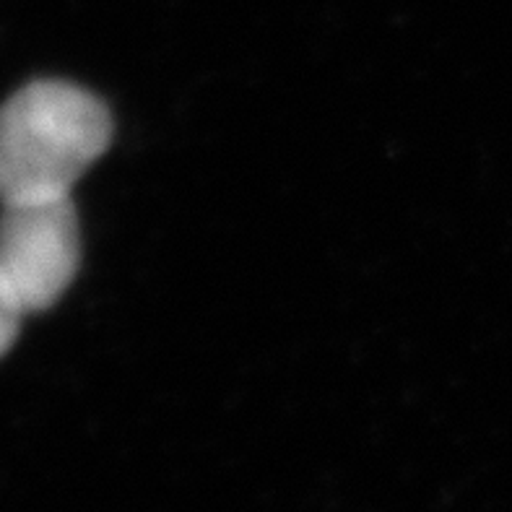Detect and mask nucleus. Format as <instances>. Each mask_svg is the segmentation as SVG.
<instances>
[{"mask_svg":"<svg viewBox=\"0 0 512 512\" xmlns=\"http://www.w3.org/2000/svg\"><path fill=\"white\" fill-rule=\"evenodd\" d=\"M110 141V110L91 91L68 81L26 84L0 104V203L71 195Z\"/></svg>","mask_w":512,"mask_h":512,"instance_id":"nucleus-1","label":"nucleus"},{"mask_svg":"<svg viewBox=\"0 0 512 512\" xmlns=\"http://www.w3.org/2000/svg\"><path fill=\"white\" fill-rule=\"evenodd\" d=\"M0 206V281L21 310L34 315L55 305L76 279V206L71 195Z\"/></svg>","mask_w":512,"mask_h":512,"instance_id":"nucleus-2","label":"nucleus"},{"mask_svg":"<svg viewBox=\"0 0 512 512\" xmlns=\"http://www.w3.org/2000/svg\"><path fill=\"white\" fill-rule=\"evenodd\" d=\"M26 318V312L21 310L19 302L8 294V289L0 281V357L13 346L16 336H19L21 320Z\"/></svg>","mask_w":512,"mask_h":512,"instance_id":"nucleus-3","label":"nucleus"}]
</instances>
